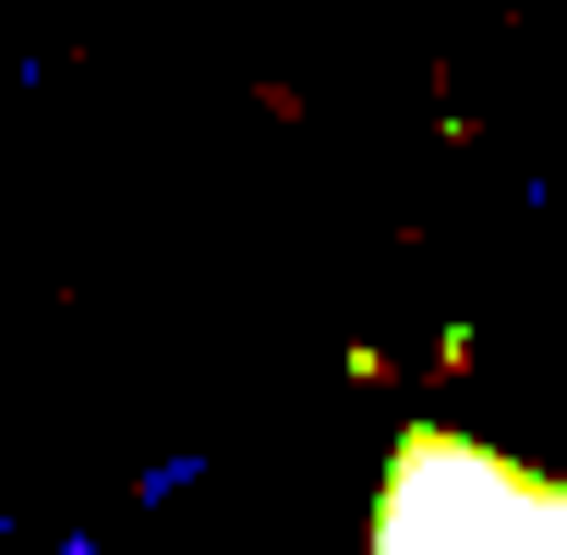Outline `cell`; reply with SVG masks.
<instances>
[{
  "mask_svg": "<svg viewBox=\"0 0 567 555\" xmlns=\"http://www.w3.org/2000/svg\"><path fill=\"white\" fill-rule=\"evenodd\" d=\"M374 555H567V507L507 446L411 435L374 507Z\"/></svg>",
  "mask_w": 567,
  "mask_h": 555,
  "instance_id": "1",
  "label": "cell"
}]
</instances>
